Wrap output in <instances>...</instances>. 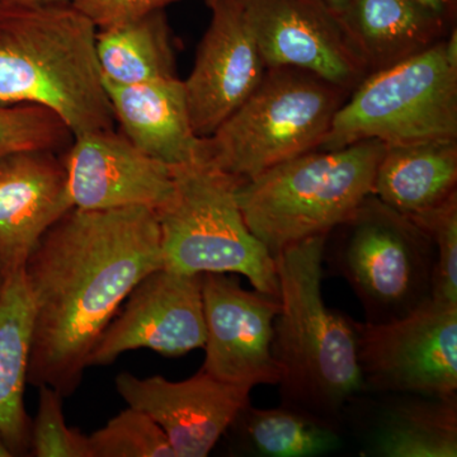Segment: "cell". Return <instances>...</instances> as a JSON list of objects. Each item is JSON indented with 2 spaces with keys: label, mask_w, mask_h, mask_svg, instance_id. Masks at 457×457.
<instances>
[{
  "label": "cell",
  "mask_w": 457,
  "mask_h": 457,
  "mask_svg": "<svg viewBox=\"0 0 457 457\" xmlns=\"http://www.w3.org/2000/svg\"><path fill=\"white\" fill-rule=\"evenodd\" d=\"M163 266L155 210H69L25 263L33 308L27 383L74 394L99 337L135 286Z\"/></svg>",
  "instance_id": "1"
},
{
  "label": "cell",
  "mask_w": 457,
  "mask_h": 457,
  "mask_svg": "<svg viewBox=\"0 0 457 457\" xmlns=\"http://www.w3.org/2000/svg\"><path fill=\"white\" fill-rule=\"evenodd\" d=\"M327 237H309L275 257L279 312L272 356L281 405L341 429L348 407L366 387L353 319L328 308L321 294Z\"/></svg>",
  "instance_id": "2"
},
{
  "label": "cell",
  "mask_w": 457,
  "mask_h": 457,
  "mask_svg": "<svg viewBox=\"0 0 457 457\" xmlns=\"http://www.w3.org/2000/svg\"><path fill=\"white\" fill-rule=\"evenodd\" d=\"M97 27L71 3L0 0V104H38L74 137L113 129Z\"/></svg>",
  "instance_id": "3"
},
{
  "label": "cell",
  "mask_w": 457,
  "mask_h": 457,
  "mask_svg": "<svg viewBox=\"0 0 457 457\" xmlns=\"http://www.w3.org/2000/svg\"><path fill=\"white\" fill-rule=\"evenodd\" d=\"M385 147L383 141L363 140L312 150L242 183L237 203L249 230L273 258L287 246L329 234L372 195Z\"/></svg>",
  "instance_id": "4"
},
{
  "label": "cell",
  "mask_w": 457,
  "mask_h": 457,
  "mask_svg": "<svg viewBox=\"0 0 457 457\" xmlns=\"http://www.w3.org/2000/svg\"><path fill=\"white\" fill-rule=\"evenodd\" d=\"M350 95L309 71L267 69L251 97L201 139L200 161L248 182L282 162L319 149Z\"/></svg>",
  "instance_id": "5"
},
{
  "label": "cell",
  "mask_w": 457,
  "mask_h": 457,
  "mask_svg": "<svg viewBox=\"0 0 457 457\" xmlns=\"http://www.w3.org/2000/svg\"><path fill=\"white\" fill-rule=\"evenodd\" d=\"M457 140L456 29L416 55L370 73L337 111L319 150Z\"/></svg>",
  "instance_id": "6"
},
{
  "label": "cell",
  "mask_w": 457,
  "mask_h": 457,
  "mask_svg": "<svg viewBox=\"0 0 457 457\" xmlns=\"http://www.w3.org/2000/svg\"><path fill=\"white\" fill-rule=\"evenodd\" d=\"M174 191L155 210L165 269L237 273L254 290L278 296L275 258L249 230L237 203L242 180L206 162L173 167Z\"/></svg>",
  "instance_id": "7"
},
{
  "label": "cell",
  "mask_w": 457,
  "mask_h": 457,
  "mask_svg": "<svg viewBox=\"0 0 457 457\" xmlns=\"http://www.w3.org/2000/svg\"><path fill=\"white\" fill-rule=\"evenodd\" d=\"M328 234L323 260L351 286L369 323H392L432 300L436 252L408 216L370 195Z\"/></svg>",
  "instance_id": "8"
},
{
  "label": "cell",
  "mask_w": 457,
  "mask_h": 457,
  "mask_svg": "<svg viewBox=\"0 0 457 457\" xmlns=\"http://www.w3.org/2000/svg\"><path fill=\"white\" fill-rule=\"evenodd\" d=\"M366 393L457 394V305L431 300L392 323L353 320Z\"/></svg>",
  "instance_id": "9"
},
{
  "label": "cell",
  "mask_w": 457,
  "mask_h": 457,
  "mask_svg": "<svg viewBox=\"0 0 457 457\" xmlns=\"http://www.w3.org/2000/svg\"><path fill=\"white\" fill-rule=\"evenodd\" d=\"M240 2L267 69H300L350 92L370 74L341 14L321 0Z\"/></svg>",
  "instance_id": "10"
},
{
  "label": "cell",
  "mask_w": 457,
  "mask_h": 457,
  "mask_svg": "<svg viewBox=\"0 0 457 457\" xmlns=\"http://www.w3.org/2000/svg\"><path fill=\"white\" fill-rule=\"evenodd\" d=\"M204 339L203 275L163 266L135 286L123 311L99 337L87 366L111 365L125 352L140 348L183 356L203 348Z\"/></svg>",
  "instance_id": "11"
},
{
  "label": "cell",
  "mask_w": 457,
  "mask_h": 457,
  "mask_svg": "<svg viewBox=\"0 0 457 457\" xmlns=\"http://www.w3.org/2000/svg\"><path fill=\"white\" fill-rule=\"evenodd\" d=\"M204 371L224 383L253 389L278 385L272 356L278 296L246 291L225 273H204Z\"/></svg>",
  "instance_id": "12"
},
{
  "label": "cell",
  "mask_w": 457,
  "mask_h": 457,
  "mask_svg": "<svg viewBox=\"0 0 457 457\" xmlns=\"http://www.w3.org/2000/svg\"><path fill=\"white\" fill-rule=\"evenodd\" d=\"M212 17L185 80L192 129L210 137L251 97L267 68L240 0L209 3Z\"/></svg>",
  "instance_id": "13"
},
{
  "label": "cell",
  "mask_w": 457,
  "mask_h": 457,
  "mask_svg": "<svg viewBox=\"0 0 457 457\" xmlns=\"http://www.w3.org/2000/svg\"><path fill=\"white\" fill-rule=\"evenodd\" d=\"M114 385L129 407L143 411L163 429L176 457L209 456L251 402V387L224 383L203 369L183 381L122 372Z\"/></svg>",
  "instance_id": "14"
},
{
  "label": "cell",
  "mask_w": 457,
  "mask_h": 457,
  "mask_svg": "<svg viewBox=\"0 0 457 457\" xmlns=\"http://www.w3.org/2000/svg\"><path fill=\"white\" fill-rule=\"evenodd\" d=\"M62 156L75 209L144 206L158 210L174 191L173 167L141 152L122 132L74 137Z\"/></svg>",
  "instance_id": "15"
},
{
  "label": "cell",
  "mask_w": 457,
  "mask_h": 457,
  "mask_svg": "<svg viewBox=\"0 0 457 457\" xmlns=\"http://www.w3.org/2000/svg\"><path fill=\"white\" fill-rule=\"evenodd\" d=\"M55 152L29 150L0 158V267L25 266L42 236L69 210L68 173Z\"/></svg>",
  "instance_id": "16"
},
{
  "label": "cell",
  "mask_w": 457,
  "mask_h": 457,
  "mask_svg": "<svg viewBox=\"0 0 457 457\" xmlns=\"http://www.w3.org/2000/svg\"><path fill=\"white\" fill-rule=\"evenodd\" d=\"M104 87L114 121L141 152L170 167L200 161L201 139L189 120L185 84L176 75Z\"/></svg>",
  "instance_id": "17"
},
{
  "label": "cell",
  "mask_w": 457,
  "mask_h": 457,
  "mask_svg": "<svg viewBox=\"0 0 457 457\" xmlns=\"http://www.w3.org/2000/svg\"><path fill=\"white\" fill-rule=\"evenodd\" d=\"M366 416L360 455L456 457L457 398L381 394Z\"/></svg>",
  "instance_id": "18"
},
{
  "label": "cell",
  "mask_w": 457,
  "mask_h": 457,
  "mask_svg": "<svg viewBox=\"0 0 457 457\" xmlns=\"http://www.w3.org/2000/svg\"><path fill=\"white\" fill-rule=\"evenodd\" d=\"M339 14L370 73L428 49L455 29L417 0H345Z\"/></svg>",
  "instance_id": "19"
},
{
  "label": "cell",
  "mask_w": 457,
  "mask_h": 457,
  "mask_svg": "<svg viewBox=\"0 0 457 457\" xmlns=\"http://www.w3.org/2000/svg\"><path fill=\"white\" fill-rule=\"evenodd\" d=\"M33 308L25 266L5 275L0 294V436L13 456L29 455L32 422L25 408Z\"/></svg>",
  "instance_id": "20"
},
{
  "label": "cell",
  "mask_w": 457,
  "mask_h": 457,
  "mask_svg": "<svg viewBox=\"0 0 457 457\" xmlns=\"http://www.w3.org/2000/svg\"><path fill=\"white\" fill-rule=\"evenodd\" d=\"M457 140L385 147L372 195L403 215L425 212L457 194Z\"/></svg>",
  "instance_id": "21"
},
{
  "label": "cell",
  "mask_w": 457,
  "mask_h": 457,
  "mask_svg": "<svg viewBox=\"0 0 457 457\" xmlns=\"http://www.w3.org/2000/svg\"><path fill=\"white\" fill-rule=\"evenodd\" d=\"M227 432L245 455L314 457L341 449V429L295 409L245 405ZM227 435V433H225Z\"/></svg>",
  "instance_id": "22"
},
{
  "label": "cell",
  "mask_w": 457,
  "mask_h": 457,
  "mask_svg": "<svg viewBox=\"0 0 457 457\" xmlns=\"http://www.w3.org/2000/svg\"><path fill=\"white\" fill-rule=\"evenodd\" d=\"M96 49L104 82L129 86L176 75L164 11L98 29Z\"/></svg>",
  "instance_id": "23"
},
{
  "label": "cell",
  "mask_w": 457,
  "mask_h": 457,
  "mask_svg": "<svg viewBox=\"0 0 457 457\" xmlns=\"http://www.w3.org/2000/svg\"><path fill=\"white\" fill-rule=\"evenodd\" d=\"M74 135L59 114L38 104H0V158L18 152H62Z\"/></svg>",
  "instance_id": "24"
},
{
  "label": "cell",
  "mask_w": 457,
  "mask_h": 457,
  "mask_svg": "<svg viewBox=\"0 0 457 457\" xmlns=\"http://www.w3.org/2000/svg\"><path fill=\"white\" fill-rule=\"evenodd\" d=\"M90 457H176L154 420L128 407L88 436Z\"/></svg>",
  "instance_id": "25"
},
{
  "label": "cell",
  "mask_w": 457,
  "mask_h": 457,
  "mask_svg": "<svg viewBox=\"0 0 457 457\" xmlns=\"http://www.w3.org/2000/svg\"><path fill=\"white\" fill-rule=\"evenodd\" d=\"M409 219L431 237L435 246L432 300L457 305V194Z\"/></svg>",
  "instance_id": "26"
},
{
  "label": "cell",
  "mask_w": 457,
  "mask_h": 457,
  "mask_svg": "<svg viewBox=\"0 0 457 457\" xmlns=\"http://www.w3.org/2000/svg\"><path fill=\"white\" fill-rule=\"evenodd\" d=\"M37 416L32 422L29 453L35 457H90L88 436L65 423L64 395L41 385Z\"/></svg>",
  "instance_id": "27"
},
{
  "label": "cell",
  "mask_w": 457,
  "mask_h": 457,
  "mask_svg": "<svg viewBox=\"0 0 457 457\" xmlns=\"http://www.w3.org/2000/svg\"><path fill=\"white\" fill-rule=\"evenodd\" d=\"M180 0H71V5L98 29L129 22Z\"/></svg>",
  "instance_id": "28"
},
{
  "label": "cell",
  "mask_w": 457,
  "mask_h": 457,
  "mask_svg": "<svg viewBox=\"0 0 457 457\" xmlns=\"http://www.w3.org/2000/svg\"><path fill=\"white\" fill-rule=\"evenodd\" d=\"M445 23L453 27L455 23L457 0H417Z\"/></svg>",
  "instance_id": "29"
},
{
  "label": "cell",
  "mask_w": 457,
  "mask_h": 457,
  "mask_svg": "<svg viewBox=\"0 0 457 457\" xmlns=\"http://www.w3.org/2000/svg\"><path fill=\"white\" fill-rule=\"evenodd\" d=\"M321 2L326 3L328 7L335 9L336 12L341 13L343 7H345V0H321Z\"/></svg>",
  "instance_id": "30"
},
{
  "label": "cell",
  "mask_w": 457,
  "mask_h": 457,
  "mask_svg": "<svg viewBox=\"0 0 457 457\" xmlns=\"http://www.w3.org/2000/svg\"><path fill=\"white\" fill-rule=\"evenodd\" d=\"M11 450L8 449L5 442L3 441L2 436H0V457H12Z\"/></svg>",
  "instance_id": "31"
},
{
  "label": "cell",
  "mask_w": 457,
  "mask_h": 457,
  "mask_svg": "<svg viewBox=\"0 0 457 457\" xmlns=\"http://www.w3.org/2000/svg\"><path fill=\"white\" fill-rule=\"evenodd\" d=\"M20 2H31V3H71V0H20Z\"/></svg>",
  "instance_id": "32"
},
{
  "label": "cell",
  "mask_w": 457,
  "mask_h": 457,
  "mask_svg": "<svg viewBox=\"0 0 457 457\" xmlns=\"http://www.w3.org/2000/svg\"><path fill=\"white\" fill-rule=\"evenodd\" d=\"M4 281H5V273H4V270H2V267H0V294H2L3 285H4Z\"/></svg>",
  "instance_id": "33"
},
{
  "label": "cell",
  "mask_w": 457,
  "mask_h": 457,
  "mask_svg": "<svg viewBox=\"0 0 457 457\" xmlns=\"http://www.w3.org/2000/svg\"><path fill=\"white\" fill-rule=\"evenodd\" d=\"M210 2H213V0H206L207 4H209Z\"/></svg>",
  "instance_id": "34"
}]
</instances>
